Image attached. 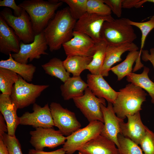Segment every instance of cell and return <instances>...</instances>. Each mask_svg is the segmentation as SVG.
<instances>
[{
    "label": "cell",
    "instance_id": "6da1fadb",
    "mask_svg": "<svg viewBox=\"0 0 154 154\" xmlns=\"http://www.w3.org/2000/svg\"><path fill=\"white\" fill-rule=\"evenodd\" d=\"M76 21L71 15L68 7L56 12L43 32L51 52L59 50L72 38Z\"/></svg>",
    "mask_w": 154,
    "mask_h": 154
},
{
    "label": "cell",
    "instance_id": "7a4b0ae2",
    "mask_svg": "<svg viewBox=\"0 0 154 154\" xmlns=\"http://www.w3.org/2000/svg\"><path fill=\"white\" fill-rule=\"evenodd\" d=\"M62 3L61 0H26L18 5L28 14L36 35L43 32Z\"/></svg>",
    "mask_w": 154,
    "mask_h": 154
},
{
    "label": "cell",
    "instance_id": "3957f363",
    "mask_svg": "<svg viewBox=\"0 0 154 154\" xmlns=\"http://www.w3.org/2000/svg\"><path fill=\"white\" fill-rule=\"evenodd\" d=\"M147 94L143 89L133 83L127 85L119 90L113 104V110L119 118L124 119L127 115H132L142 110Z\"/></svg>",
    "mask_w": 154,
    "mask_h": 154
},
{
    "label": "cell",
    "instance_id": "277c9868",
    "mask_svg": "<svg viewBox=\"0 0 154 154\" xmlns=\"http://www.w3.org/2000/svg\"><path fill=\"white\" fill-rule=\"evenodd\" d=\"M129 19L121 18L112 21H106L101 31V37L107 45H118L131 43L137 38L133 26Z\"/></svg>",
    "mask_w": 154,
    "mask_h": 154
},
{
    "label": "cell",
    "instance_id": "5b68a950",
    "mask_svg": "<svg viewBox=\"0 0 154 154\" xmlns=\"http://www.w3.org/2000/svg\"><path fill=\"white\" fill-rule=\"evenodd\" d=\"M49 86L29 83L19 75L10 96L17 109H22L35 103L37 99Z\"/></svg>",
    "mask_w": 154,
    "mask_h": 154
},
{
    "label": "cell",
    "instance_id": "8992f818",
    "mask_svg": "<svg viewBox=\"0 0 154 154\" xmlns=\"http://www.w3.org/2000/svg\"><path fill=\"white\" fill-rule=\"evenodd\" d=\"M0 16L24 43L29 44L34 41L35 35L32 23L28 14L24 9L21 16L16 17L13 15L10 9L6 7L1 11Z\"/></svg>",
    "mask_w": 154,
    "mask_h": 154
},
{
    "label": "cell",
    "instance_id": "52a82bcc",
    "mask_svg": "<svg viewBox=\"0 0 154 154\" xmlns=\"http://www.w3.org/2000/svg\"><path fill=\"white\" fill-rule=\"evenodd\" d=\"M104 124L98 121L89 122L86 127L80 129L66 137L62 148L66 154H73L85 144L100 134Z\"/></svg>",
    "mask_w": 154,
    "mask_h": 154
},
{
    "label": "cell",
    "instance_id": "ba28073f",
    "mask_svg": "<svg viewBox=\"0 0 154 154\" xmlns=\"http://www.w3.org/2000/svg\"><path fill=\"white\" fill-rule=\"evenodd\" d=\"M76 106L88 121H98L104 123L101 104L106 106L105 99L95 96L88 87L82 96L73 99Z\"/></svg>",
    "mask_w": 154,
    "mask_h": 154
},
{
    "label": "cell",
    "instance_id": "9c48e42d",
    "mask_svg": "<svg viewBox=\"0 0 154 154\" xmlns=\"http://www.w3.org/2000/svg\"><path fill=\"white\" fill-rule=\"evenodd\" d=\"M50 108L54 126L57 127L63 135L68 136L80 129L81 124L74 113L55 102L50 104Z\"/></svg>",
    "mask_w": 154,
    "mask_h": 154
},
{
    "label": "cell",
    "instance_id": "30bf717a",
    "mask_svg": "<svg viewBox=\"0 0 154 154\" xmlns=\"http://www.w3.org/2000/svg\"><path fill=\"white\" fill-rule=\"evenodd\" d=\"M114 19L111 15H102L87 12L76 21L74 31L85 34L98 42L102 40L101 31L104 23Z\"/></svg>",
    "mask_w": 154,
    "mask_h": 154
},
{
    "label": "cell",
    "instance_id": "8fae6325",
    "mask_svg": "<svg viewBox=\"0 0 154 154\" xmlns=\"http://www.w3.org/2000/svg\"><path fill=\"white\" fill-rule=\"evenodd\" d=\"M30 134V143L37 150H43L46 147L53 148L63 145L66 139L59 130L53 128H36L31 131Z\"/></svg>",
    "mask_w": 154,
    "mask_h": 154
},
{
    "label": "cell",
    "instance_id": "7c38bea8",
    "mask_svg": "<svg viewBox=\"0 0 154 154\" xmlns=\"http://www.w3.org/2000/svg\"><path fill=\"white\" fill-rule=\"evenodd\" d=\"M48 45L43 32L35 35L34 41L29 44L21 41L20 50L17 53L11 54L16 61L27 64L29 60L31 62L34 59H39L42 55H48L46 52Z\"/></svg>",
    "mask_w": 154,
    "mask_h": 154
},
{
    "label": "cell",
    "instance_id": "4fadbf2b",
    "mask_svg": "<svg viewBox=\"0 0 154 154\" xmlns=\"http://www.w3.org/2000/svg\"><path fill=\"white\" fill-rule=\"evenodd\" d=\"M62 46L67 56H92L95 50L96 42L88 35L74 31L72 38Z\"/></svg>",
    "mask_w": 154,
    "mask_h": 154
},
{
    "label": "cell",
    "instance_id": "5bb4252c",
    "mask_svg": "<svg viewBox=\"0 0 154 154\" xmlns=\"http://www.w3.org/2000/svg\"><path fill=\"white\" fill-rule=\"evenodd\" d=\"M33 112H25L20 118V124L32 126L33 127L53 128L54 126L50 107L46 104L42 107L33 104Z\"/></svg>",
    "mask_w": 154,
    "mask_h": 154
},
{
    "label": "cell",
    "instance_id": "9a60e30c",
    "mask_svg": "<svg viewBox=\"0 0 154 154\" xmlns=\"http://www.w3.org/2000/svg\"><path fill=\"white\" fill-rule=\"evenodd\" d=\"M100 106L104 123L100 135L114 142L118 148L117 137L119 133L121 134L119 123L124 119L116 116L113 110L112 103L108 102L107 107L101 104Z\"/></svg>",
    "mask_w": 154,
    "mask_h": 154
},
{
    "label": "cell",
    "instance_id": "2e32d148",
    "mask_svg": "<svg viewBox=\"0 0 154 154\" xmlns=\"http://www.w3.org/2000/svg\"><path fill=\"white\" fill-rule=\"evenodd\" d=\"M127 121L124 119L119 123L121 134L138 145H139L146 133L147 127L144 125L141 120L140 112L132 115L126 116Z\"/></svg>",
    "mask_w": 154,
    "mask_h": 154
},
{
    "label": "cell",
    "instance_id": "e0dca14e",
    "mask_svg": "<svg viewBox=\"0 0 154 154\" xmlns=\"http://www.w3.org/2000/svg\"><path fill=\"white\" fill-rule=\"evenodd\" d=\"M87 83L88 88L95 96L104 98L112 104L114 103L118 92L111 87L101 75L88 74Z\"/></svg>",
    "mask_w": 154,
    "mask_h": 154
},
{
    "label": "cell",
    "instance_id": "ac0fdd59",
    "mask_svg": "<svg viewBox=\"0 0 154 154\" xmlns=\"http://www.w3.org/2000/svg\"><path fill=\"white\" fill-rule=\"evenodd\" d=\"M18 109L10 95L0 94V111L3 116L7 127V134L15 136L17 128L20 124V118L17 115Z\"/></svg>",
    "mask_w": 154,
    "mask_h": 154
},
{
    "label": "cell",
    "instance_id": "d6986e66",
    "mask_svg": "<svg viewBox=\"0 0 154 154\" xmlns=\"http://www.w3.org/2000/svg\"><path fill=\"white\" fill-rule=\"evenodd\" d=\"M20 41L13 29L0 16V52L9 56L12 52L18 53Z\"/></svg>",
    "mask_w": 154,
    "mask_h": 154
},
{
    "label": "cell",
    "instance_id": "ffe728a7",
    "mask_svg": "<svg viewBox=\"0 0 154 154\" xmlns=\"http://www.w3.org/2000/svg\"><path fill=\"white\" fill-rule=\"evenodd\" d=\"M138 48L133 42L118 45H107L104 64L100 72L103 77H107L112 66L122 60L121 56L126 51L137 50Z\"/></svg>",
    "mask_w": 154,
    "mask_h": 154
},
{
    "label": "cell",
    "instance_id": "44dd1931",
    "mask_svg": "<svg viewBox=\"0 0 154 154\" xmlns=\"http://www.w3.org/2000/svg\"><path fill=\"white\" fill-rule=\"evenodd\" d=\"M115 143L99 135L80 148L79 154H119Z\"/></svg>",
    "mask_w": 154,
    "mask_h": 154
},
{
    "label": "cell",
    "instance_id": "7402d4cb",
    "mask_svg": "<svg viewBox=\"0 0 154 154\" xmlns=\"http://www.w3.org/2000/svg\"><path fill=\"white\" fill-rule=\"evenodd\" d=\"M140 57L139 51L129 52L124 60L112 67L110 70L117 76L118 80H120L132 72V66L135 62H136V64L133 70V72L144 67L141 62Z\"/></svg>",
    "mask_w": 154,
    "mask_h": 154
},
{
    "label": "cell",
    "instance_id": "603a6c76",
    "mask_svg": "<svg viewBox=\"0 0 154 154\" xmlns=\"http://www.w3.org/2000/svg\"><path fill=\"white\" fill-rule=\"evenodd\" d=\"M88 84L80 76L70 77L60 86L61 94L63 99L68 100L81 96L84 94Z\"/></svg>",
    "mask_w": 154,
    "mask_h": 154
},
{
    "label": "cell",
    "instance_id": "cb8c5ba5",
    "mask_svg": "<svg viewBox=\"0 0 154 154\" xmlns=\"http://www.w3.org/2000/svg\"><path fill=\"white\" fill-rule=\"evenodd\" d=\"M9 56L8 59L0 60V68L13 71L27 82L32 81L36 70V67L31 64H23L16 61L12 57L11 54Z\"/></svg>",
    "mask_w": 154,
    "mask_h": 154
},
{
    "label": "cell",
    "instance_id": "d4e9b609",
    "mask_svg": "<svg viewBox=\"0 0 154 154\" xmlns=\"http://www.w3.org/2000/svg\"><path fill=\"white\" fill-rule=\"evenodd\" d=\"M149 68L143 67V70L140 74L132 72L127 77V80L146 90L151 98V102L154 104V83L149 78L148 74Z\"/></svg>",
    "mask_w": 154,
    "mask_h": 154
},
{
    "label": "cell",
    "instance_id": "484cf974",
    "mask_svg": "<svg viewBox=\"0 0 154 154\" xmlns=\"http://www.w3.org/2000/svg\"><path fill=\"white\" fill-rule=\"evenodd\" d=\"M92 59V56H67L63 61L67 72L72 74L73 76H80L83 71L87 69Z\"/></svg>",
    "mask_w": 154,
    "mask_h": 154
},
{
    "label": "cell",
    "instance_id": "4316f807",
    "mask_svg": "<svg viewBox=\"0 0 154 154\" xmlns=\"http://www.w3.org/2000/svg\"><path fill=\"white\" fill-rule=\"evenodd\" d=\"M41 66L46 74L58 78L63 82L70 77V74L66 70L63 61L58 58H52Z\"/></svg>",
    "mask_w": 154,
    "mask_h": 154
},
{
    "label": "cell",
    "instance_id": "83f0119b",
    "mask_svg": "<svg viewBox=\"0 0 154 154\" xmlns=\"http://www.w3.org/2000/svg\"><path fill=\"white\" fill-rule=\"evenodd\" d=\"M107 46L106 42L103 39L96 43L95 50L92 60L87 67L86 70H88L91 74H100L105 59Z\"/></svg>",
    "mask_w": 154,
    "mask_h": 154
},
{
    "label": "cell",
    "instance_id": "f1b7e54d",
    "mask_svg": "<svg viewBox=\"0 0 154 154\" xmlns=\"http://www.w3.org/2000/svg\"><path fill=\"white\" fill-rule=\"evenodd\" d=\"M19 75L10 70L0 68V90L2 93L11 95L14 85Z\"/></svg>",
    "mask_w": 154,
    "mask_h": 154
},
{
    "label": "cell",
    "instance_id": "f546056e",
    "mask_svg": "<svg viewBox=\"0 0 154 154\" xmlns=\"http://www.w3.org/2000/svg\"><path fill=\"white\" fill-rule=\"evenodd\" d=\"M117 139L119 154H144L138 145L121 134H118Z\"/></svg>",
    "mask_w": 154,
    "mask_h": 154
},
{
    "label": "cell",
    "instance_id": "4dcf8cb0",
    "mask_svg": "<svg viewBox=\"0 0 154 154\" xmlns=\"http://www.w3.org/2000/svg\"><path fill=\"white\" fill-rule=\"evenodd\" d=\"M87 0H61L68 5L72 17L76 20L80 19L87 13Z\"/></svg>",
    "mask_w": 154,
    "mask_h": 154
},
{
    "label": "cell",
    "instance_id": "1f68e13d",
    "mask_svg": "<svg viewBox=\"0 0 154 154\" xmlns=\"http://www.w3.org/2000/svg\"><path fill=\"white\" fill-rule=\"evenodd\" d=\"M128 22L131 25L138 27L141 32V47L139 51V55L141 56L146 37L150 32L154 28V16H152L149 21L146 22H136L129 19Z\"/></svg>",
    "mask_w": 154,
    "mask_h": 154
},
{
    "label": "cell",
    "instance_id": "d6a6232c",
    "mask_svg": "<svg viewBox=\"0 0 154 154\" xmlns=\"http://www.w3.org/2000/svg\"><path fill=\"white\" fill-rule=\"evenodd\" d=\"M86 7L87 13L102 15H111L110 8L103 0H87Z\"/></svg>",
    "mask_w": 154,
    "mask_h": 154
},
{
    "label": "cell",
    "instance_id": "836d02e7",
    "mask_svg": "<svg viewBox=\"0 0 154 154\" xmlns=\"http://www.w3.org/2000/svg\"><path fill=\"white\" fill-rule=\"evenodd\" d=\"M6 146L9 154H23L20 143L15 136L5 133L1 138Z\"/></svg>",
    "mask_w": 154,
    "mask_h": 154
},
{
    "label": "cell",
    "instance_id": "e575fe53",
    "mask_svg": "<svg viewBox=\"0 0 154 154\" xmlns=\"http://www.w3.org/2000/svg\"><path fill=\"white\" fill-rule=\"evenodd\" d=\"M139 145L144 154H154V133L147 127Z\"/></svg>",
    "mask_w": 154,
    "mask_h": 154
},
{
    "label": "cell",
    "instance_id": "d590c367",
    "mask_svg": "<svg viewBox=\"0 0 154 154\" xmlns=\"http://www.w3.org/2000/svg\"><path fill=\"white\" fill-rule=\"evenodd\" d=\"M110 8L111 11L117 17L121 16L122 3L123 0H103Z\"/></svg>",
    "mask_w": 154,
    "mask_h": 154
},
{
    "label": "cell",
    "instance_id": "8d00e7d4",
    "mask_svg": "<svg viewBox=\"0 0 154 154\" xmlns=\"http://www.w3.org/2000/svg\"><path fill=\"white\" fill-rule=\"evenodd\" d=\"M0 6L10 8L14 11V15L19 17L21 15L23 9L17 5L14 0H3L0 1Z\"/></svg>",
    "mask_w": 154,
    "mask_h": 154
},
{
    "label": "cell",
    "instance_id": "74e56055",
    "mask_svg": "<svg viewBox=\"0 0 154 154\" xmlns=\"http://www.w3.org/2000/svg\"><path fill=\"white\" fill-rule=\"evenodd\" d=\"M150 53L147 50H143L141 51V58L144 61H150L154 68V48L150 49Z\"/></svg>",
    "mask_w": 154,
    "mask_h": 154
},
{
    "label": "cell",
    "instance_id": "f35d334b",
    "mask_svg": "<svg viewBox=\"0 0 154 154\" xmlns=\"http://www.w3.org/2000/svg\"><path fill=\"white\" fill-rule=\"evenodd\" d=\"M65 152L62 148L50 152H45L43 150H37L35 149L29 150L28 154H65Z\"/></svg>",
    "mask_w": 154,
    "mask_h": 154
},
{
    "label": "cell",
    "instance_id": "ab89813d",
    "mask_svg": "<svg viewBox=\"0 0 154 154\" xmlns=\"http://www.w3.org/2000/svg\"><path fill=\"white\" fill-rule=\"evenodd\" d=\"M139 0H123L122 8L130 9L133 7L137 8Z\"/></svg>",
    "mask_w": 154,
    "mask_h": 154
},
{
    "label": "cell",
    "instance_id": "60d3db41",
    "mask_svg": "<svg viewBox=\"0 0 154 154\" xmlns=\"http://www.w3.org/2000/svg\"><path fill=\"white\" fill-rule=\"evenodd\" d=\"M7 132V127L5 119L2 115L0 113V138L2 137L6 132Z\"/></svg>",
    "mask_w": 154,
    "mask_h": 154
},
{
    "label": "cell",
    "instance_id": "b9f144b4",
    "mask_svg": "<svg viewBox=\"0 0 154 154\" xmlns=\"http://www.w3.org/2000/svg\"><path fill=\"white\" fill-rule=\"evenodd\" d=\"M0 154H9L7 147L2 138H0Z\"/></svg>",
    "mask_w": 154,
    "mask_h": 154
},
{
    "label": "cell",
    "instance_id": "7bdbcfd3",
    "mask_svg": "<svg viewBox=\"0 0 154 154\" xmlns=\"http://www.w3.org/2000/svg\"><path fill=\"white\" fill-rule=\"evenodd\" d=\"M147 2H151L154 3V0H141V3L143 5V4Z\"/></svg>",
    "mask_w": 154,
    "mask_h": 154
}]
</instances>
